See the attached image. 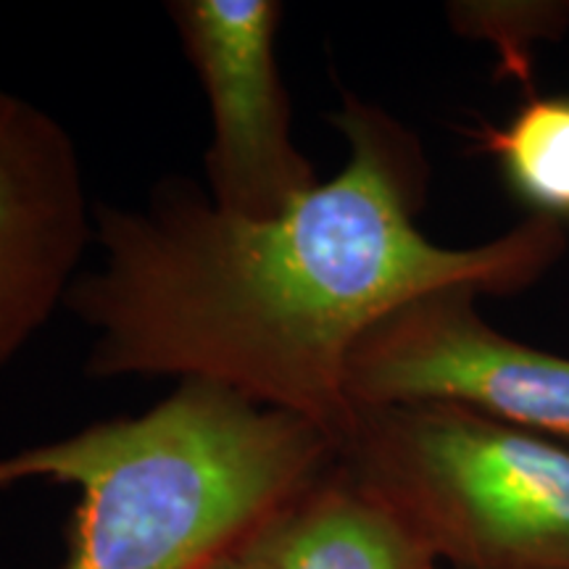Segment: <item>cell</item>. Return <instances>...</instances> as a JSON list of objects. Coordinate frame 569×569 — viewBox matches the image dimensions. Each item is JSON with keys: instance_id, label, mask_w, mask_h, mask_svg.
Returning <instances> with one entry per match:
<instances>
[{"instance_id": "6da1fadb", "label": "cell", "mask_w": 569, "mask_h": 569, "mask_svg": "<svg viewBox=\"0 0 569 569\" xmlns=\"http://www.w3.org/2000/svg\"><path fill=\"white\" fill-rule=\"evenodd\" d=\"M348 159L277 219L224 213L188 180L142 209L98 203L103 267L67 306L96 332L90 377H180L309 419L332 443L351 425L346 367L367 330L446 288L511 296L567 253V227L528 217L482 246L419 230L430 161L407 124L343 98Z\"/></svg>"}, {"instance_id": "7a4b0ae2", "label": "cell", "mask_w": 569, "mask_h": 569, "mask_svg": "<svg viewBox=\"0 0 569 569\" xmlns=\"http://www.w3.org/2000/svg\"><path fill=\"white\" fill-rule=\"evenodd\" d=\"M332 461L309 419L182 380L146 415L0 457V488H80L63 569H201Z\"/></svg>"}, {"instance_id": "3957f363", "label": "cell", "mask_w": 569, "mask_h": 569, "mask_svg": "<svg viewBox=\"0 0 569 569\" xmlns=\"http://www.w3.org/2000/svg\"><path fill=\"white\" fill-rule=\"evenodd\" d=\"M338 465L448 569H569V446L448 403L353 409Z\"/></svg>"}, {"instance_id": "277c9868", "label": "cell", "mask_w": 569, "mask_h": 569, "mask_svg": "<svg viewBox=\"0 0 569 569\" xmlns=\"http://www.w3.org/2000/svg\"><path fill=\"white\" fill-rule=\"evenodd\" d=\"M480 293L446 288L415 298L353 346V409L448 403L569 446V359L498 332Z\"/></svg>"}, {"instance_id": "5b68a950", "label": "cell", "mask_w": 569, "mask_h": 569, "mask_svg": "<svg viewBox=\"0 0 569 569\" xmlns=\"http://www.w3.org/2000/svg\"><path fill=\"white\" fill-rule=\"evenodd\" d=\"M167 11L209 98L211 203L243 219L282 217L322 182L298 151L277 69L282 6L277 0H172Z\"/></svg>"}, {"instance_id": "8992f818", "label": "cell", "mask_w": 569, "mask_h": 569, "mask_svg": "<svg viewBox=\"0 0 569 569\" xmlns=\"http://www.w3.org/2000/svg\"><path fill=\"white\" fill-rule=\"evenodd\" d=\"M90 238L71 134L40 106L0 90V367L67 306Z\"/></svg>"}, {"instance_id": "52a82bcc", "label": "cell", "mask_w": 569, "mask_h": 569, "mask_svg": "<svg viewBox=\"0 0 569 569\" xmlns=\"http://www.w3.org/2000/svg\"><path fill=\"white\" fill-rule=\"evenodd\" d=\"M264 569H438L422 538L338 459L243 540Z\"/></svg>"}, {"instance_id": "ba28073f", "label": "cell", "mask_w": 569, "mask_h": 569, "mask_svg": "<svg viewBox=\"0 0 569 569\" xmlns=\"http://www.w3.org/2000/svg\"><path fill=\"white\" fill-rule=\"evenodd\" d=\"M478 151L496 161L509 193L530 213L569 224V96H536L509 122H482L472 132Z\"/></svg>"}, {"instance_id": "9c48e42d", "label": "cell", "mask_w": 569, "mask_h": 569, "mask_svg": "<svg viewBox=\"0 0 569 569\" xmlns=\"http://www.w3.org/2000/svg\"><path fill=\"white\" fill-rule=\"evenodd\" d=\"M448 21L461 38L488 40L503 74L530 88V53L538 40H557L569 27V3L551 0H457L448 3Z\"/></svg>"}, {"instance_id": "30bf717a", "label": "cell", "mask_w": 569, "mask_h": 569, "mask_svg": "<svg viewBox=\"0 0 569 569\" xmlns=\"http://www.w3.org/2000/svg\"><path fill=\"white\" fill-rule=\"evenodd\" d=\"M201 569H264V567L253 559V553L248 551L243 543H238L234 549L219 553L217 559H211L209 565H203Z\"/></svg>"}]
</instances>
